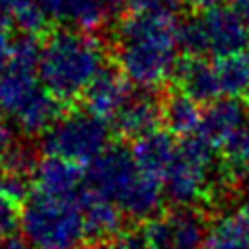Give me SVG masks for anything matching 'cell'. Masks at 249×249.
<instances>
[{
  "mask_svg": "<svg viewBox=\"0 0 249 249\" xmlns=\"http://www.w3.org/2000/svg\"><path fill=\"white\" fill-rule=\"evenodd\" d=\"M179 0L130 12L121 18L115 33V58L132 86L158 89L177 68Z\"/></svg>",
  "mask_w": 249,
  "mask_h": 249,
  "instance_id": "1",
  "label": "cell"
},
{
  "mask_svg": "<svg viewBox=\"0 0 249 249\" xmlns=\"http://www.w3.org/2000/svg\"><path fill=\"white\" fill-rule=\"evenodd\" d=\"M41 43L23 33L10 43L6 66L0 70V113L23 134H43L58 117L60 101L39 78Z\"/></svg>",
  "mask_w": 249,
  "mask_h": 249,
  "instance_id": "2",
  "label": "cell"
},
{
  "mask_svg": "<svg viewBox=\"0 0 249 249\" xmlns=\"http://www.w3.org/2000/svg\"><path fill=\"white\" fill-rule=\"evenodd\" d=\"M86 187L113 200L128 222H148L165 208L163 185L146 175L123 142L109 144L86 169Z\"/></svg>",
  "mask_w": 249,
  "mask_h": 249,
  "instance_id": "3",
  "label": "cell"
},
{
  "mask_svg": "<svg viewBox=\"0 0 249 249\" xmlns=\"http://www.w3.org/2000/svg\"><path fill=\"white\" fill-rule=\"evenodd\" d=\"M103 66V43L86 29L60 27L41 45L39 78L60 103L82 97Z\"/></svg>",
  "mask_w": 249,
  "mask_h": 249,
  "instance_id": "4",
  "label": "cell"
},
{
  "mask_svg": "<svg viewBox=\"0 0 249 249\" xmlns=\"http://www.w3.org/2000/svg\"><path fill=\"white\" fill-rule=\"evenodd\" d=\"M19 228L35 249H80L86 243L80 195L60 198L33 191L23 200Z\"/></svg>",
  "mask_w": 249,
  "mask_h": 249,
  "instance_id": "5",
  "label": "cell"
},
{
  "mask_svg": "<svg viewBox=\"0 0 249 249\" xmlns=\"http://www.w3.org/2000/svg\"><path fill=\"white\" fill-rule=\"evenodd\" d=\"M177 45L189 56H228L249 47V21L233 6H214L179 21Z\"/></svg>",
  "mask_w": 249,
  "mask_h": 249,
  "instance_id": "6",
  "label": "cell"
},
{
  "mask_svg": "<svg viewBox=\"0 0 249 249\" xmlns=\"http://www.w3.org/2000/svg\"><path fill=\"white\" fill-rule=\"evenodd\" d=\"M111 123L88 109L60 115L41 138L47 156H58L80 165L93 161L111 142Z\"/></svg>",
  "mask_w": 249,
  "mask_h": 249,
  "instance_id": "7",
  "label": "cell"
},
{
  "mask_svg": "<svg viewBox=\"0 0 249 249\" xmlns=\"http://www.w3.org/2000/svg\"><path fill=\"white\" fill-rule=\"evenodd\" d=\"M212 216L198 206H165L144 222L150 249H204Z\"/></svg>",
  "mask_w": 249,
  "mask_h": 249,
  "instance_id": "8",
  "label": "cell"
},
{
  "mask_svg": "<svg viewBox=\"0 0 249 249\" xmlns=\"http://www.w3.org/2000/svg\"><path fill=\"white\" fill-rule=\"evenodd\" d=\"M109 123L121 142H134L161 124V99L152 89L132 91Z\"/></svg>",
  "mask_w": 249,
  "mask_h": 249,
  "instance_id": "9",
  "label": "cell"
},
{
  "mask_svg": "<svg viewBox=\"0 0 249 249\" xmlns=\"http://www.w3.org/2000/svg\"><path fill=\"white\" fill-rule=\"evenodd\" d=\"M80 206L84 214L86 243L91 249H103L124 228L126 216L123 210L89 187L80 191Z\"/></svg>",
  "mask_w": 249,
  "mask_h": 249,
  "instance_id": "10",
  "label": "cell"
},
{
  "mask_svg": "<svg viewBox=\"0 0 249 249\" xmlns=\"http://www.w3.org/2000/svg\"><path fill=\"white\" fill-rule=\"evenodd\" d=\"M47 16L68 27L91 31L105 25L121 10L123 0H37Z\"/></svg>",
  "mask_w": 249,
  "mask_h": 249,
  "instance_id": "11",
  "label": "cell"
},
{
  "mask_svg": "<svg viewBox=\"0 0 249 249\" xmlns=\"http://www.w3.org/2000/svg\"><path fill=\"white\" fill-rule=\"evenodd\" d=\"M86 181V171L80 163L58 158V156H47L37 160L31 185L35 187V193L47 195V196H60L70 198L78 196L84 189L82 183Z\"/></svg>",
  "mask_w": 249,
  "mask_h": 249,
  "instance_id": "12",
  "label": "cell"
},
{
  "mask_svg": "<svg viewBox=\"0 0 249 249\" xmlns=\"http://www.w3.org/2000/svg\"><path fill=\"white\" fill-rule=\"evenodd\" d=\"M130 80L121 72L119 66H103L97 76L86 88L82 99L88 111L111 121L123 103L132 95Z\"/></svg>",
  "mask_w": 249,
  "mask_h": 249,
  "instance_id": "13",
  "label": "cell"
},
{
  "mask_svg": "<svg viewBox=\"0 0 249 249\" xmlns=\"http://www.w3.org/2000/svg\"><path fill=\"white\" fill-rule=\"evenodd\" d=\"M249 123V105L241 103L237 97H218L202 109V121L198 134L204 136L216 148L237 128Z\"/></svg>",
  "mask_w": 249,
  "mask_h": 249,
  "instance_id": "14",
  "label": "cell"
},
{
  "mask_svg": "<svg viewBox=\"0 0 249 249\" xmlns=\"http://www.w3.org/2000/svg\"><path fill=\"white\" fill-rule=\"evenodd\" d=\"M173 78L177 82V89L191 95L198 103H210L222 95L216 66L204 56L185 54V58L177 62Z\"/></svg>",
  "mask_w": 249,
  "mask_h": 249,
  "instance_id": "15",
  "label": "cell"
},
{
  "mask_svg": "<svg viewBox=\"0 0 249 249\" xmlns=\"http://www.w3.org/2000/svg\"><path fill=\"white\" fill-rule=\"evenodd\" d=\"M177 146L179 142L175 140V134H171L167 128H156L144 134L142 138L134 140L132 156L146 175H152L161 181L177 154Z\"/></svg>",
  "mask_w": 249,
  "mask_h": 249,
  "instance_id": "16",
  "label": "cell"
},
{
  "mask_svg": "<svg viewBox=\"0 0 249 249\" xmlns=\"http://www.w3.org/2000/svg\"><path fill=\"white\" fill-rule=\"evenodd\" d=\"M202 121V109L196 99L181 89L169 91L161 97V123L175 136H191L198 132Z\"/></svg>",
  "mask_w": 249,
  "mask_h": 249,
  "instance_id": "17",
  "label": "cell"
},
{
  "mask_svg": "<svg viewBox=\"0 0 249 249\" xmlns=\"http://www.w3.org/2000/svg\"><path fill=\"white\" fill-rule=\"evenodd\" d=\"M204 249H249V224L235 210L214 214Z\"/></svg>",
  "mask_w": 249,
  "mask_h": 249,
  "instance_id": "18",
  "label": "cell"
},
{
  "mask_svg": "<svg viewBox=\"0 0 249 249\" xmlns=\"http://www.w3.org/2000/svg\"><path fill=\"white\" fill-rule=\"evenodd\" d=\"M222 95H249V51H239L214 60Z\"/></svg>",
  "mask_w": 249,
  "mask_h": 249,
  "instance_id": "19",
  "label": "cell"
},
{
  "mask_svg": "<svg viewBox=\"0 0 249 249\" xmlns=\"http://www.w3.org/2000/svg\"><path fill=\"white\" fill-rule=\"evenodd\" d=\"M10 10H12L14 25L21 33H29V35L43 31L47 21L51 19L45 8L37 0H10Z\"/></svg>",
  "mask_w": 249,
  "mask_h": 249,
  "instance_id": "20",
  "label": "cell"
},
{
  "mask_svg": "<svg viewBox=\"0 0 249 249\" xmlns=\"http://www.w3.org/2000/svg\"><path fill=\"white\" fill-rule=\"evenodd\" d=\"M103 249H150V241H148L144 224L130 222Z\"/></svg>",
  "mask_w": 249,
  "mask_h": 249,
  "instance_id": "21",
  "label": "cell"
},
{
  "mask_svg": "<svg viewBox=\"0 0 249 249\" xmlns=\"http://www.w3.org/2000/svg\"><path fill=\"white\" fill-rule=\"evenodd\" d=\"M19 216H21L19 200H16L0 187V237L16 233V228L19 226Z\"/></svg>",
  "mask_w": 249,
  "mask_h": 249,
  "instance_id": "22",
  "label": "cell"
},
{
  "mask_svg": "<svg viewBox=\"0 0 249 249\" xmlns=\"http://www.w3.org/2000/svg\"><path fill=\"white\" fill-rule=\"evenodd\" d=\"M0 249H35L29 239L21 233H10L6 237H0Z\"/></svg>",
  "mask_w": 249,
  "mask_h": 249,
  "instance_id": "23",
  "label": "cell"
},
{
  "mask_svg": "<svg viewBox=\"0 0 249 249\" xmlns=\"http://www.w3.org/2000/svg\"><path fill=\"white\" fill-rule=\"evenodd\" d=\"M14 25L12 19V10H10V0H0V39H4Z\"/></svg>",
  "mask_w": 249,
  "mask_h": 249,
  "instance_id": "24",
  "label": "cell"
},
{
  "mask_svg": "<svg viewBox=\"0 0 249 249\" xmlns=\"http://www.w3.org/2000/svg\"><path fill=\"white\" fill-rule=\"evenodd\" d=\"M10 146H12V132H10V126H8L4 115L0 113V160L10 150Z\"/></svg>",
  "mask_w": 249,
  "mask_h": 249,
  "instance_id": "25",
  "label": "cell"
},
{
  "mask_svg": "<svg viewBox=\"0 0 249 249\" xmlns=\"http://www.w3.org/2000/svg\"><path fill=\"white\" fill-rule=\"evenodd\" d=\"M165 2H171V0H123V6H126L130 12H138V10H148V8L161 6Z\"/></svg>",
  "mask_w": 249,
  "mask_h": 249,
  "instance_id": "26",
  "label": "cell"
},
{
  "mask_svg": "<svg viewBox=\"0 0 249 249\" xmlns=\"http://www.w3.org/2000/svg\"><path fill=\"white\" fill-rule=\"evenodd\" d=\"M193 12H204L208 8H214L220 4V0H183Z\"/></svg>",
  "mask_w": 249,
  "mask_h": 249,
  "instance_id": "27",
  "label": "cell"
},
{
  "mask_svg": "<svg viewBox=\"0 0 249 249\" xmlns=\"http://www.w3.org/2000/svg\"><path fill=\"white\" fill-rule=\"evenodd\" d=\"M230 6H233L249 21V0H230Z\"/></svg>",
  "mask_w": 249,
  "mask_h": 249,
  "instance_id": "28",
  "label": "cell"
},
{
  "mask_svg": "<svg viewBox=\"0 0 249 249\" xmlns=\"http://www.w3.org/2000/svg\"><path fill=\"white\" fill-rule=\"evenodd\" d=\"M8 54H10V43L6 41V37L4 39H0V70L6 66V62H8Z\"/></svg>",
  "mask_w": 249,
  "mask_h": 249,
  "instance_id": "29",
  "label": "cell"
},
{
  "mask_svg": "<svg viewBox=\"0 0 249 249\" xmlns=\"http://www.w3.org/2000/svg\"><path fill=\"white\" fill-rule=\"evenodd\" d=\"M247 105H249V103H247Z\"/></svg>",
  "mask_w": 249,
  "mask_h": 249,
  "instance_id": "30",
  "label": "cell"
}]
</instances>
